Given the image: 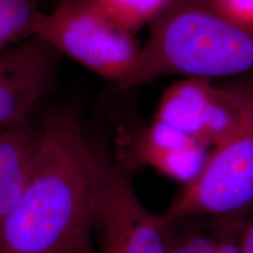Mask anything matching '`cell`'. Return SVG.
I'll return each mask as SVG.
<instances>
[{
	"label": "cell",
	"mask_w": 253,
	"mask_h": 253,
	"mask_svg": "<svg viewBox=\"0 0 253 253\" xmlns=\"http://www.w3.org/2000/svg\"><path fill=\"white\" fill-rule=\"evenodd\" d=\"M96 161L80 119L50 109L25 194L0 226V253H94Z\"/></svg>",
	"instance_id": "6da1fadb"
},
{
	"label": "cell",
	"mask_w": 253,
	"mask_h": 253,
	"mask_svg": "<svg viewBox=\"0 0 253 253\" xmlns=\"http://www.w3.org/2000/svg\"><path fill=\"white\" fill-rule=\"evenodd\" d=\"M253 73V26L213 0H181L149 26L137 65L122 89L168 75L214 80Z\"/></svg>",
	"instance_id": "7a4b0ae2"
},
{
	"label": "cell",
	"mask_w": 253,
	"mask_h": 253,
	"mask_svg": "<svg viewBox=\"0 0 253 253\" xmlns=\"http://www.w3.org/2000/svg\"><path fill=\"white\" fill-rule=\"evenodd\" d=\"M33 36L121 89L140 58L134 34L120 27L96 0H61L53 11L40 12Z\"/></svg>",
	"instance_id": "3957f363"
},
{
	"label": "cell",
	"mask_w": 253,
	"mask_h": 253,
	"mask_svg": "<svg viewBox=\"0 0 253 253\" xmlns=\"http://www.w3.org/2000/svg\"><path fill=\"white\" fill-rule=\"evenodd\" d=\"M253 214V115L211 148L204 166L163 213L162 226L195 217L242 221Z\"/></svg>",
	"instance_id": "277c9868"
},
{
	"label": "cell",
	"mask_w": 253,
	"mask_h": 253,
	"mask_svg": "<svg viewBox=\"0 0 253 253\" xmlns=\"http://www.w3.org/2000/svg\"><path fill=\"white\" fill-rule=\"evenodd\" d=\"M252 115L253 82L216 84L188 78L167 89L155 119L211 149Z\"/></svg>",
	"instance_id": "5b68a950"
},
{
	"label": "cell",
	"mask_w": 253,
	"mask_h": 253,
	"mask_svg": "<svg viewBox=\"0 0 253 253\" xmlns=\"http://www.w3.org/2000/svg\"><path fill=\"white\" fill-rule=\"evenodd\" d=\"M96 198L94 232L99 250L94 253H166L163 227L136 194L122 166L106 150L95 147Z\"/></svg>",
	"instance_id": "8992f818"
},
{
	"label": "cell",
	"mask_w": 253,
	"mask_h": 253,
	"mask_svg": "<svg viewBox=\"0 0 253 253\" xmlns=\"http://www.w3.org/2000/svg\"><path fill=\"white\" fill-rule=\"evenodd\" d=\"M59 56L37 36L0 52V130L28 123L34 107L54 86Z\"/></svg>",
	"instance_id": "52a82bcc"
},
{
	"label": "cell",
	"mask_w": 253,
	"mask_h": 253,
	"mask_svg": "<svg viewBox=\"0 0 253 253\" xmlns=\"http://www.w3.org/2000/svg\"><path fill=\"white\" fill-rule=\"evenodd\" d=\"M210 148L155 119L132 144V160L148 163L166 173L189 183L204 166Z\"/></svg>",
	"instance_id": "ba28073f"
},
{
	"label": "cell",
	"mask_w": 253,
	"mask_h": 253,
	"mask_svg": "<svg viewBox=\"0 0 253 253\" xmlns=\"http://www.w3.org/2000/svg\"><path fill=\"white\" fill-rule=\"evenodd\" d=\"M100 7L129 33L149 27L181 0H96Z\"/></svg>",
	"instance_id": "9c48e42d"
},
{
	"label": "cell",
	"mask_w": 253,
	"mask_h": 253,
	"mask_svg": "<svg viewBox=\"0 0 253 253\" xmlns=\"http://www.w3.org/2000/svg\"><path fill=\"white\" fill-rule=\"evenodd\" d=\"M40 12L34 0H0V52L33 36Z\"/></svg>",
	"instance_id": "30bf717a"
},
{
	"label": "cell",
	"mask_w": 253,
	"mask_h": 253,
	"mask_svg": "<svg viewBox=\"0 0 253 253\" xmlns=\"http://www.w3.org/2000/svg\"><path fill=\"white\" fill-rule=\"evenodd\" d=\"M38 129L21 125L0 130V185L36 149Z\"/></svg>",
	"instance_id": "8fae6325"
},
{
	"label": "cell",
	"mask_w": 253,
	"mask_h": 253,
	"mask_svg": "<svg viewBox=\"0 0 253 253\" xmlns=\"http://www.w3.org/2000/svg\"><path fill=\"white\" fill-rule=\"evenodd\" d=\"M162 227L166 240V253H217L219 240L217 227L212 233H203L199 231L181 232L172 225Z\"/></svg>",
	"instance_id": "7c38bea8"
},
{
	"label": "cell",
	"mask_w": 253,
	"mask_h": 253,
	"mask_svg": "<svg viewBox=\"0 0 253 253\" xmlns=\"http://www.w3.org/2000/svg\"><path fill=\"white\" fill-rule=\"evenodd\" d=\"M243 221V220H242ZM242 221H219L217 220L218 249L217 253H238L237 238Z\"/></svg>",
	"instance_id": "4fadbf2b"
},
{
	"label": "cell",
	"mask_w": 253,
	"mask_h": 253,
	"mask_svg": "<svg viewBox=\"0 0 253 253\" xmlns=\"http://www.w3.org/2000/svg\"><path fill=\"white\" fill-rule=\"evenodd\" d=\"M230 17L253 26V0H213Z\"/></svg>",
	"instance_id": "5bb4252c"
}]
</instances>
